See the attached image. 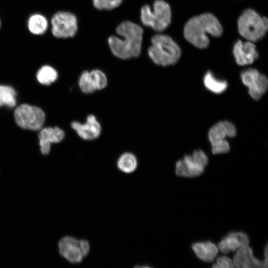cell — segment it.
Wrapping results in <instances>:
<instances>
[{
    "label": "cell",
    "mask_w": 268,
    "mask_h": 268,
    "mask_svg": "<svg viewBox=\"0 0 268 268\" xmlns=\"http://www.w3.org/2000/svg\"><path fill=\"white\" fill-rule=\"evenodd\" d=\"M78 83L80 89L84 93L90 94L96 91L89 71L85 70L81 73Z\"/></svg>",
    "instance_id": "23"
},
{
    "label": "cell",
    "mask_w": 268,
    "mask_h": 268,
    "mask_svg": "<svg viewBox=\"0 0 268 268\" xmlns=\"http://www.w3.org/2000/svg\"><path fill=\"white\" fill-rule=\"evenodd\" d=\"M71 127L81 139L85 140H92L97 138L102 132L100 122L95 116L92 114L88 115L86 121L83 123L78 121L72 122Z\"/></svg>",
    "instance_id": "12"
},
{
    "label": "cell",
    "mask_w": 268,
    "mask_h": 268,
    "mask_svg": "<svg viewBox=\"0 0 268 268\" xmlns=\"http://www.w3.org/2000/svg\"><path fill=\"white\" fill-rule=\"evenodd\" d=\"M118 169L125 173H131L137 168L138 162L136 157L131 152H125L121 155L117 163Z\"/></svg>",
    "instance_id": "19"
},
{
    "label": "cell",
    "mask_w": 268,
    "mask_h": 268,
    "mask_svg": "<svg viewBox=\"0 0 268 268\" xmlns=\"http://www.w3.org/2000/svg\"><path fill=\"white\" fill-rule=\"evenodd\" d=\"M233 53L236 63L240 66L251 64L259 56L255 45L249 41H237L234 45Z\"/></svg>",
    "instance_id": "13"
},
{
    "label": "cell",
    "mask_w": 268,
    "mask_h": 268,
    "mask_svg": "<svg viewBox=\"0 0 268 268\" xmlns=\"http://www.w3.org/2000/svg\"><path fill=\"white\" fill-rule=\"evenodd\" d=\"M28 27L32 33L36 35L42 34L47 29L48 21L41 14H33L29 19Z\"/></svg>",
    "instance_id": "20"
},
{
    "label": "cell",
    "mask_w": 268,
    "mask_h": 268,
    "mask_svg": "<svg viewBox=\"0 0 268 268\" xmlns=\"http://www.w3.org/2000/svg\"><path fill=\"white\" fill-rule=\"evenodd\" d=\"M243 83L248 88V93L255 100H259L266 93L268 79L257 69L249 68L243 70L240 74Z\"/></svg>",
    "instance_id": "10"
},
{
    "label": "cell",
    "mask_w": 268,
    "mask_h": 268,
    "mask_svg": "<svg viewBox=\"0 0 268 268\" xmlns=\"http://www.w3.org/2000/svg\"><path fill=\"white\" fill-rule=\"evenodd\" d=\"M60 254L72 264L81 263L90 251L89 242L71 236H65L58 244Z\"/></svg>",
    "instance_id": "7"
},
{
    "label": "cell",
    "mask_w": 268,
    "mask_h": 268,
    "mask_svg": "<svg viewBox=\"0 0 268 268\" xmlns=\"http://www.w3.org/2000/svg\"><path fill=\"white\" fill-rule=\"evenodd\" d=\"M208 157L201 150H195L191 155H186L175 165V172L181 177H194L200 175L208 163Z\"/></svg>",
    "instance_id": "8"
},
{
    "label": "cell",
    "mask_w": 268,
    "mask_h": 268,
    "mask_svg": "<svg viewBox=\"0 0 268 268\" xmlns=\"http://www.w3.org/2000/svg\"><path fill=\"white\" fill-rule=\"evenodd\" d=\"M52 32L58 38L72 37L77 30V22L73 13L66 11L56 13L51 20Z\"/></svg>",
    "instance_id": "11"
},
{
    "label": "cell",
    "mask_w": 268,
    "mask_h": 268,
    "mask_svg": "<svg viewBox=\"0 0 268 268\" xmlns=\"http://www.w3.org/2000/svg\"><path fill=\"white\" fill-rule=\"evenodd\" d=\"M16 93L11 87L0 85V107H13L16 105Z\"/></svg>",
    "instance_id": "21"
},
{
    "label": "cell",
    "mask_w": 268,
    "mask_h": 268,
    "mask_svg": "<svg viewBox=\"0 0 268 268\" xmlns=\"http://www.w3.org/2000/svg\"><path fill=\"white\" fill-rule=\"evenodd\" d=\"M192 249L196 256L205 262H212L218 253V248L210 241L199 242L192 245Z\"/></svg>",
    "instance_id": "17"
},
{
    "label": "cell",
    "mask_w": 268,
    "mask_h": 268,
    "mask_svg": "<svg viewBox=\"0 0 268 268\" xmlns=\"http://www.w3.org/2000/svg\"></svg>",
    "instance_id": "27"
},
{
    "label": "cell",
    "mask_w": 268,
    "mask_h": 268,
    "mask_svg": "<svg viewBox=\"0 0 268 268\" xmlns=\"http://www.w3.org/2000/svg\"><path fill=\"white\" fill-rule=\"evenodd\" d=\"M90 73L96 90H102L107 86V77L102 70L93 69L90 71Z\"/></svg>",
    "instance_id": "24"
},
{
    "label": "cell",
    "mask_w": 268,
    "mask_h": 268,
    "mask_svg": "<svg viewBox=\"0 0 268 268\" xmlns=\"http://www.w3.org/2000/svg\"><path fill=\"white\" fill-rule=\"evenodd\" d=\"M203 82L207 89L215 94L222 93L228 87L226 80L216 77L210 71H208L205 73Z\"/></svg>",
    "instance_id": "18"
},
{
    "label": "cell",
    "mask_w": 268,
    "mask_h": 268,
    "mask_svg": "<svg viewBox=\"0 0 268 268\" xmlns=\"http://www.w3.org/2000/svg\"><path fill=\"white\" fill-rule=\"evenodd\" d=\"M151 42L148 54L154 63L165 67L173 65L178 61L181 56V49L170 36L156 34L152 37Z\"/></svg>",
    "instance_id": "3"
},
{
    "label": "cell",
    "mask_w": 268,
    "mask_h": 268,
    "mask_svg": "<svg viewBox=\"0 0 268 268\" xmlns=\"http://www.w3.org/2000/svg\"><path fill=\"white\" fill-rule=\"evenodd\" d=\"M222 31L218 19L212 14L206 13L191 18L185 25L184 35L192 45L203 49L209 42L207 34L217 37L222 35Z\"/></svg>",
    "instance_id": "2"
},
{
    "label": "cell",
    "mask_w": 268,
    "mask_h": 268,
    "mask_svg": "<svg viewBox=\"0 0 268 268\" xmlns=\"http://www.w3.org/2000/svg\"><path fill=\"white\" fill-rule=\"evenodd\" d=\"M140 19L144 25L150 27L156 31L161 32L166 29L171 22L170 7L163 0H156L152 9L148 5L141 7Z\"/></svg>",
    "instance_id": "5"
},
{
    "label": "cell",
    "mask_w": 268,
    "mask_h": 268,
    "mask_svg": "<svg viewBox=\"0 0 268 268\" xmlns=\"http://www.w3.org/2000/svg\"><path fill=\"white\" fill-rule=\"evenodd\" d=\"M120 36H111L108 42L112 53L117 58L127 60L139 56L141 51L143 29L129 21L120 24L116 28Z\"/></svg>",
    "instance_id": "1"
},
{
    "label": "cell",
    "mask_w": 268,
    "mask_h": 268,
    "mask_svg": "<svg viewBox=\"0 0 268 268\" xmlns=\"http://www.w3.org/2000/svg\"><path fill=\"white\" fill-rule=\"evenodd\" d=\"M236 133L235 126L227 121L219 122L213 126L208 134L213 154L228 153L230 147L226 138L235 137Z\"/></svg>",
    "instance_id": "6"
},
{
    "label": "cell",
    "mask_w": 268,
    "mask_h": 268,
    "mask_svg": "<svg viewBox=\"0 0 268 268\" xmlns=\"http://www.w3.org/2000/svg\"><path fill=\"white\" fill-rule=\"evenodd\" d=\"M232 261L234 267L238 268L268 267L264 261L260 260L254 256L252 249L249 246L241 247L236 251Z\"/></svg>",
    "instance_id": "14"
},
{
    "label": "cell",
    "mask_w": 268,
    "mask_h": 268,
    "mask_svg": "<svg viewBox=\"0 0 268 268\" xmlns=\"http://www.w3.org/2000/svg\"><path fill=\"white\" fill-rule=\"evenodd\" d=\"M215 268H234L232 260L227 256H220L217 258L216 263L212 265Z\"/></svg>",
    "instance_id": "26"
},
{
    "label": "cell",
    "mask_w": 268,
    "mask_h": 268,
    "mask_svg": "<svg viewBox=\"0 0 268 268\" xmlns=\"http://www.w3.org/2000/svg\"><path fill=\"white\" fill-rule=\"evenodd\" d=\"M14 115L18 126L33 131L41 129L45 119V114L41 108L26 104L18 106L14 111Z\"/></svg>",
    "instance_id": "9"
},
{
    "label": "cell",
    "mask_w": 268,
    "mask_h": 268,
    "mask_svg": "<svg viewBox=\"0 0 268 268\" xmlns=\"http://www.w3.org/2000/svg\"><path fill=\"white\" fill-rule=\"evenodd\" d=\"M238 28L242 36L249 41L256 42L266 34L268 21L266 17L260 16L254 10L248 9L239 17Z\"/></svg>",
    "instance_id": "4"
},
{
    "label": "cell",
    "mask_w": 268,
    "mask_h": 268,
    "mask_svg": "<svg viewBox=\"0 0 268 268\" xmlns=\"http://www.w3.org/2000/svg\"><path fill=\"white\" fill-rule=\"evenodd\" d=\"M57 71L52 67L44 66L38 70L37 78L38 81L43 85H50L58 78Z\"/></svg>",
    "instance_id": "22"
},
{
    "label": "cell",
    "mask_w": 268,
    "mask_h": 268,
    "mask_svg": "<svg viewBox=\"0 0 268 268\" xmlns=\"http://www.w3.org/2000/svg\"><path fill=\"white\" fill-rule=\"evenodd\" d=\"M41 152L46 155L50 152L52 143L61 142L65 137V132L57 127H47L41 129L38 134Z\"/></svg>",
    "instance_id": "16"
},
{
    "label": "cell",
    "mask_w": 268,
    "mask_h": 268,
    "mask_svg": "<svg viewBox=\"0 0 268 268\" xmlns=\"http://www.w3.org/2000/svg\"><path fill=\"white\" fill-rule=\"evenodd\" d=\"M248 235L243 232H232L225 236L218 243V248L225 254L235 252L249 245Z\"/></svg>",
    "instance_id": "15"
},
{
    "label": "cell",
    "mask_w": 268,
    "mask_h": 268,
    "mask_svg": "<svg viewBox=\"0 0 268 268\" xmlns=\"http://www.w3.org/2000/svg\"><path fill=\"white\" fill-rule=\"evenodd\" d=\"M123 0H93L95 8L99 10H111L118 6Z\"/></svg>",
    "instance_id": "25"
}]
</instances>
